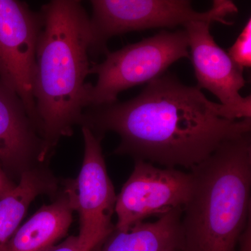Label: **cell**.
Returning <instances> with one entry per match:
<instances>
[{"label": "cell", "instance_id": "5", "mask_svg": "<svg viewBox=\"0 0 251 251\" xmlns=\"http://www.w3.org/2000/svg\"><path fill=\"white\" fill-rule=\"evenodd\" d=\"M189 53L184 29L163 31L107 52L103 62L91 64L90 74L97 75V81L91 85L87 108L116 102L123 91L161 76L173 63L189 57Z\"/></svg>", "mask_w": 251, "mask_h": 251}, {"label": "cell", "instance_id": "6", "mask_svg": "<svg viewBox=\"0 0 251 251\" xmlns=\"http://www.w3.org/2000/svg\"><path fill=\"white\" fill-rule=\"evenodd\" d=\"M81 128L84 156L80 173L75 179L63 180L61 185L78 214L77 237L81 242L97 248L115 229L112 216L117 195L107 171L101 138L87 127Z\"/></svg>", "mask_w": 251, "mask_h": 251}, {"label": "cell", "instance_id": "18", "mask_svg": "<svg viewBox=\"0 0 251 251\" xmlns=\"http://www.w3.org/2000/svg\"><path fill=\"white\" fill-rule=\"evenodd\" d=\"M162 251H184V243H179V244L170 246Z\"/></svg>", "mask_w": 251, "mask_h": 251}, {"label": "cell", "instance_id": "1", "mask_svg": "<svg viewBox=\"0 0 251 251\" xmlns=\"http://www.w3.org/2000/svg\"><path fill=\"white\" fill-rule=\"evenodd\" d=\"M79 125L101 139L118 134L115 154L191 170L225 142L251 132V118L232 120L197 87L164 74L129 100L86 108Z\"/></svg>", "mask_w": 251, "mask_h": 251}, {"label": "cell", "instance_id": "9", "mask_svg": "<svg viewBox=\"0 0 251 251\" xmlns=\"http://www.w3.org/2000/svg\"><path fill=\"white\" fill-rule=\"evenodd\" d=\"M184 29L198 88L215 95L232 120L251 118V96L244 97L239 93L246 84L243 69L216 44L211 34L210 23L193 21Z\"/></svg>", "mask_w": 251, "mask_h": 251}, {"label": "cell", "instance_id": "13", "mask_svg": "<svg viewBox=\"0 0 251 251\" xmlns=\"http://www.w3.org/2000/svg\"><path fill=\"white\" fill-rule=\"evenodd\" d=\"M176 209L151 223H140L126 232L114 229L99 251H162L183 242L181 216Z\"/></svg>", "mask_w": 251, "mask_h": 251}, {"label": "cell", "instance_id": "4", "mask_svg": "<svg viewBox=\"0 0 251 251\" xmlns=\"http://www.w3.org/2000/svg\"><path fill=\"white\" fill-rule=\"evenodd\" d=\"M90 54H106L115 36L151 28L184 27L193 21L229 25L226 17L238 12L233 1L215 0L209 11L198 12L188 0H92Z\"/></svg>", "mask_w": 251, "mask_h": 251}, {"label": "cell", "instance_id": "16", "mask_svg": "<svg viewBox=\"0 0 251 251\" xmlns=\"http://www.w3.org/2000/svg\"><path fill=\"white\" fill-rule=\"evenodd\" d=\"M17 184L18 182L11 179L0 165V199L14 191Z\"/></svg>", "mask_w": 251, "mask_h": 251}, {"label": "cell", "instance_id": "15", "mask_svg": "<svg viewBox=\"0 0 251 251\" xmlns=\"http://www.w3.org/2000/svg\"><path fill=\"white\" fill-rule=\"evenodd\" d=\"M96 249L94 246L81 242L77 235H72L50 251H94Z\"/></svg>", "mask_w": 251, "mask_h": 251}, {"label": "cell", "instance_id": "7", "mask_svg": "<svg viewBox=\"0 0 251 251\" xmlns=\"http://www.w3.org/2000/svg\"><path fill=\"white\" fill-rule=\"evenodd\" d=\"M42 26L41 12L27 3L0 0V82L21 98L36 126L34 79Z\"/></svg>", "mask_w": 251, "mask_h": 251}, {"label": "cell", "instance_id": "11", "mask_svg": "<svg viewBox=\"0 0 251 251\" xmlns=\"http://www.w3.org/2000/svg\"><path fill=\"white\" fill-rule=\"evenodd\" d=\"M73 209L62 187L50 204L43 205L20 226L1 251H50L67 235L73 223Z\"/></svg>", "mask_w": 251, "mask_h": 251}, {"label": "cell", "instance_id": "14", "mask_svg": "<svg viewBox=\"0 0 251 251\" xmlns=\"http://www.w3.org/2000/svg\"><path fill=\"white\" fill-rule=\"evenodd\" d=\"M229 57L244 70L251 66V19L249 18L242 32L229 49Z\"/></svg>", "mask_w": 251, "mask_h": 251}, {"label": "cell", "instance_id": "12", "mask_svg": "<svg viewBox=\"0 0 251 251\" xmlns=\"http://www.w3.org/2000/svg\"><path fill=\"white\" fill-rule=\"evenodd\" d=\"M61 181L44 166L24 173L17 186L0 199V251L12 237L36 198L42 195L55 197Z\"/></svg>", "mask_w": 251, "mask_h": 251}, {"label": "cell", "instance_id": "3", "mask_svg": "<svg viewBox=\"0 0 251 251\" xmlns=\"http://www.w3.org/2000/svg\"><path fill=\"white\" fill-rule=\"evenodd\" d=\"M190 173L181 221L184 251H237L251 220V132L225 142Z\"/></svg>", "mask_w": 251, "mask_h": 251}, {"label": "cell", "instance_id": "17", "mask_svg": "<svg viewBox=\"0 0 251 251\" xmlns=\"http://www.w3.org/2000/svg\"><path fill=\"white\" fill-rule=\"evenodd\" d=\"M237 249V251H251V220L239 239Z\"/></svg>", "mask_w": 251, "mask_h": 251}, {"label": "cell", "instance_id": "10", "mask_svg": "<svg viewBox=\"0 0 251 251\" xmlns=\"http://www.w3.org/2000/svg\"><path fill=\"white\" fill-rule=\"evenodd\" d=\"M50 151L21 98L0 82V165L14 181L47 166Z\"/></svg>", "mask_w": 251, "mask_h": 251}, {"label": "cell", "instance_id": "2", "mask_svg": "<svg viewBox=\"0 0 251 251\" xmlns=\"http://www.w3.org/2000/svg\"><path fill=\"white\" fill-rule=\"evenodd\" d=\"M40 12L34 99L38 128L53 153L61 138L74 134L88 107L90 19L76 0H52Z\"/></svg>", "mask_w": 251, "mask_h": 251}, {"label": "cell", "instance_id": "8", "mask_svg": "<svg viewBox=\"0 0 251 251\" xmlns=\"http://www.w3.org/2000/svg\"><path fill=\"white\" fill-rule=\"evenodd\" d=\"M191 185L190 172L135 161L134 169L117 196L115 229L126 232L151 216L184 209Z\"/></svg>", "mask_w": 251, "mask_h": 251}]
</instances>
